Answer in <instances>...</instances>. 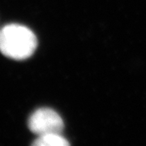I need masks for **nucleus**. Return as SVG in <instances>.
I'll list each match as a JSON object with an SVG mask.
<instances>
[{
	"label": "nucleus",
	"mask_w": 146,
	"mask_h": 146,
	"mask_svg": "<svg viewBox=\"0 0 146 146\" xmlns=\"http://www.w3.org/2000/svg\"><path fill=\"white\" fill-rule=\"evenodd\" d=\"M29 130L37 136L51 133H60L63 131V119L54 110L41 108L34 111L28 121Z\"/></svg>",
	"instance_id": "obj_2"
},
{
	"label": "nucleus",
	"mask_w": 146,
	"mask_h": 146,
	"mask_svg": "<svg viewBox=\"0 0 146 146\" xmlns=\"http://www.w3.org/2000/svg\"><path fill=\"white\" fill-rule=\"evenodd\" d=\"M35 146H68L69 143L60 133H51L39 136L33 143Z\"/></svg>",
	"instance_id": "obj_3"
},
{
	"label": "nucleus",
	"mask_w": 146,
	"mask_h": 146,
	"mask_svg": "<svg viewBox=\"0 0 146 146\" xmlns=\"http://www.w3.org/2000/svg\"><path fill=\"white\" fill-rule=\"evenodd\" d=\"M37 46L35 34L27 27L8 25L0 30V51L6 57L24 60L33 55Z\"/></svg>",
	"instance_id": "obj_1"
}]
</instances>
